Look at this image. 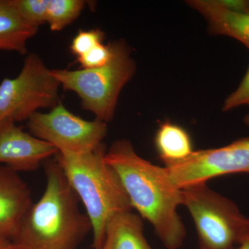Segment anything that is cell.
I'll use <instances>...</instances> for the list:
<instances>
[{
  "label": "cell",
  "mask_w": 249,
  "mask_h": 249,
  "mask_svg": "<svg viewBox=\"0 0 249 249\" xmlns=\"http://www.w3.org/2000/svg\"><path fill=\"white\" fill-rule=\"evenodd\" d=\"M244 124L249 127V112L244 118Z\"/></svg>",
  "instance_id": "23"
},
{
  "label": "cell",
  "mask_w": 249,
  "mask_h": 249,
  "mask_svg": "<svg viewBox=\"0 0 249 249\" xmlns=\"http://www.w3.org/2000/svg\"><path fill=\"white\" fill-rule=\"evenodd\" d=\"M182 206L196 224L200 249H232L249 242V218L207 183L181 188Z\"/></svg>",
  "instance_id": "5"
},
{
  "label": "cell",
  "mask_w": 249,
  "mask_h": 249,
  "mask_svg": "<svg viewBox=\"0 0 249 249\" xmlns=\"http://www.w3.org/2000/svg\"><path fill=\"white\" fill-rule=\"evenodd\" d=\"M232 249H249V242H245V243L242 244V245H239L237 248H234Z\"/></svg>",
  "instance_id": "22"
},
{
  "label": "cell",
  "mask_w": 249,
  "mask_h": 249,
  "mask_svg": "<svg viewBox=\"0 0 249 249\" xmlns=\"http://www.w3.org/2000/svg\"><path fill=\"white\" fill-rule=\"evenodd\" d=\"M244 106H249V65L247 73L237 89L232 91L223 103L222 110L229 111Z\"/></svg>",
  "instance_id": "19"
},
{
  "label": "cell",
  "mask_w": 249,
  "mask_h": 249,
  "mask_svg": "<svg viewBox=\"0 0 249 249\" xmlns=\"http://www.w3.org/2000/svg\"><path fill=\"white\" fill-rule=\"evenodd\" d=\"M103 144L78 156L57 154L55 160L84 204L92 226L93 249H101L111 219L132 210L119 175L106 161Z\"/></svg>",
  "instance_id": "3"
},
{
  "label": "cell",
  "mask_w": 249,
  "mask_h": 249,
  "mask_svg": "<svg viewBox=\"0 0 249 249\" xmlns=\"http://www.w3.org/2000/svg\"><path fill=\"white\" fill-rule=\"evenodd\" d=\"M58 150L18 127L16 122H0V163L16 172L34 171Z\"/></svg>",
  "instance_id": "9"
},
{
  "label": "cell",
  "mask_w": 249,
  "mask_h": 249,
  "mask_svg": "<svg viewBox=\"0 0 249 249\" xmlns=\"http://www.w3.org/2000/svg\"><path fill=\"white\" fill-rule=\"evenodd\" d=\"M165 167L180 189L224 175L249 174V137L225 146L194 151L186 160Z\"/></svg>",
  "instance_id": "8"
},
{
  "label": "cell",
  "mask_w": 249,
  "mask_h": 249,
  "mask_svg": "<svg viewBox=\"0 0 249 249\" xmlns=\"http://www.w3.org/2000/svg\"><path fill=\"white\" fill-rule=\"evenodd\" d=\"M104 38V32L100 29L80 31L72 40L70 50L78 58L96 46L103 44Z\"/></svg>",
  "instance_id": "17"
},
{
  "label": "cell",
  "mask_w": 249,
  "mask_h": 249,
  "mask_svg": "<svg viewBox=\"0 0 249 249\" xmlns=\"http://www.w3.org/2000/svg\"><path fill=\"white\" fill-rule=\"evenodd\" d=\"M83 0H48L47 23L51 30L60 31L76 20L84 9Z\"/></svg>",
  "instance_id": "15"
},
{
  "label": "cell",
  "mask_w": 249,
  "mask_h": 249,
  "mask_svg": "<svg viewBox=\"0 0 249 249\" xmlns=\"http://www.w3.org/2000/svg\"><path fill=\"white\" fill-rule=\"evenodd\" d=\"M142 219L132 211L113 218L107 224L101 249H152L144 235Z\"/></svg>",
  "instance_id": "12"
},
{
  "label": "cell",
  "mask_w": 249,
  "mask_h": 249,
  "mask_svg": "<svg viewBox=\"0 0 249 249\" xmlns=\"http://www.w3.org/2000/svg\"><path fill=\"white\" fill-rule=\"evenodd\" d=\"M47 186L24 216L14 240L26 249H77L92 226L56 160L45 165Z\"/></svg>",
  "instance_id": "2"
},
{
  "label": "cell",
  "mask_w": 249,
  "mask_h": 249,
  "mask_svg": "<svg viewBox=\"0 0 249 249\" xmlns=\"http://www.w3.org/2000/svg\"><path fill=\"white\" fill-rule=\"evenodd\" d=\"M60 86L40 57L28 54L18 76L0 83V122H22L39 109H53L60 103Z\"/></svg>",
  "instance_id": "6"
},
{
  "label": "cell",
  "mask_w": 249,
  "mask_h": 249,
  "mask_svg": "<svg viewBox=\"0 0 249 249\" xmlns=\"http://www.w3.org/2000/svg\"><path fill=\"white\" fill-rule=\"evenodd\" d=\"M29 133L49 142L65 156H78L98 148L106 138L107 124L87 121L75 115L61 103L49 112H36L27 121Z\"/></svg>",
  "instance_id": "7"
},
{
  "label": "cell",
  "mask_w": 249,
  "mask_h": 249,
  "mask_svg": "<svg viewBox=\"0 0 249 249\" xmlns=\"http://www.w3.org/2000/svg\"><path fill=\"white\" fill-rule=\"evenodd\" d=\"M223 7L238 13L249 14V0H216Z\"/></svg>",
  "instance_id": "20"
},
{
  "label": "cell",
  "mask_w": 249,
  "mask_h": 249,
  "mask_svg": "<svg viewBox=\"0 0 249 249\" xmlns=\"http://www.w3.org/2000/svg\"><path fill=\"white\" fill-rule=\"evenodd\" d=\"M24 22L31 27L38 29L47 23L48 0H12Z\"/></svg>",
  "instance_id": "16"
},
{
  "label": "cell",
  "mask_w": 249,
  "mask_h": 249,
  "mask_svg": "<svg viewBox=\"0 0 249 249\" xmlns=\"http://www.w3.org/2000/svg\"><path fill=\"white\" fill-rule=\"evenodd\" d=\"M0 249H26L14 241L0 236Z\"/></svg>",
  "instance_id": "21"
},
{
  "label": "cell",
  "mask_w": 249,
  "mask_h": 249,
  "mask_svg": "<svg viewBox=\"0 0 249 249\" xmlns=\"http://www.w3.org/2000/svg\"><path fill=\"white\" fill-rule=\"evenodd\" d=\"M156 150L165 165L186 160L193 153L189 134L178 124L165 122L156 133Z\"/></svg>",
  "instance_id": "14"
},
{
  "label": "cell",
  "mask_w": 249,
  "mask_h": 249,
  "mask_svg": "<svg viewBox=\"0 0 249 249\" xmlns=\"http://www.w3.org/2000/svg\"><path fill=\"white\" fill-rule=\"evenodd\" d=\"M112 57L111 43L101 44L77 58L82 69H94L104 66Z\"/></svg>",
  "instance_id": "18"
},
{
  "label": "cell",
  "mask_w": 249,
  "mask_h": 249,
  "mask_svg": "<svg viewBox=\"0 0 249 249\" xmlns=\"http://www.w3.org/2000/svg\"><path fill=\"white\" fill-rule=\"evenodd\" d=\"M105 158L119 175L132 209L151 224L165 248H181L186 236L178 212L182 194L166 168L139 156L127 139L113 142Z\"/></svg>",
  "instance_id": "1"
},
{
  "label": "cell",
  "mask_w": 249,
  "mask_h": 249,
  "mask_svg": "<svg viewBox=\"0 0 249 249\" xmlns=\"http://www.w3.org/2000/svg\"><path fill=\"white\" fill-rule=\"evenodd\" d=\"M38 29L24 22L12 0H0V51L27 53V42Z\"/></svg>",
  "instance_id": "13"
},
{
  "label": "cell",
  "mask_w": 249,
  "mask_h": 249,
  "mask_svg": "<svg viewBox=\"0 0 249 249\" xmlns=\"http://www.w3.org/2000/svg\"><path fill=\"white\" fill-rule=\"evenodd\" d=\"M110 43L112 57L104 66L50 70L64 89L78 95L83 109L94 114L96 120L106 124L112 121L119 95L136 71V63L127 43L123 40Z\"/></svg>",
  "instance_id": "4"
},
{
  "label": "cell",
  "mask_w": 249,
  "mask_h": 249,
  "mask_svg": "<svg viewBox=\"0 0 249 249\" xmlns=\"http://www.w3.org/2000/svg\"><path fill=\"white\" fill-rule=\"evenodd\" d=\"M186 4L200 14L212 36L235 39L249 50V14L230 11L216 0H188Z\"/></svg>",
  "instance_id": "11"
},
{
  "label": "cell",
  "mask_w": 249,
  "mask_h": 249,
  "mask_svg": "<svg viewBox=\"0 0 249 249\" xmlns=\"http://www.w3.org/2000/svg\"><path fill=\"white\" fill-rule=\"evenodd\" d=\"M33 204L31 190L18 172L0 165V236L14 241Z\"/></svg>",
  "instance_id": "10"
}]
</instances>
